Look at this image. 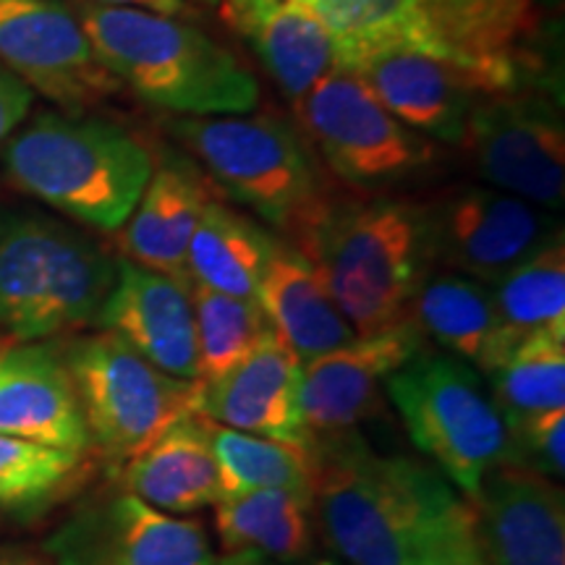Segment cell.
<instances>
[{"label": "cell", "mask_w": 565, "mask_h": 565, "mask_svg": "<svg viewBox=\"0 0 565 565\" xmlns=\"http://www.w3.org/2000/svg\"><path fill=\"white\" fill-rule=\"evenodd\" d=\"M309 458L322 532L351 565H414L440 536L475 521L440 471L380 456L356 429L315 437Z\"/></svg>", "instance_id": "cell-1"}, {"label": "cell", "mask_w": 565, "mask_h": 565, "mask_svg": "<svg viewBox=\"0 0 565 565\" xmlns=\"http://www.w3.org/2000/svg\"><path fill=\"white\" fill-rule=\"evenodd\" d=\"M92 51L147 105L175 116H242L259 103V84L231 51L186 21L162 13L76 3Z\"/></svg>", "instance_id": "cell-2"}, {"label": "cell", "mask_w": 565, "mask_h": 565, "mask_svg": "<svg viewBox=\"0 0 565 565\" xmlns=\"http://www.w3.org/2000/svg\"><path fill=\"white\" fill-rule=\"evenodd\" d=\"M335 307L356 335L406 320L429 265L427 210L404 200H345L322 207L299 228Z\"/></svg>", "instance_id": "cell-3"}, {"label": "cell", "mask_w": 565, "mask_h": 565, "mask_svg": "<svg viewBox=\"0 0 565 565\" xmlns=\"http://www.w3.org/2000/svg\"><path fill=\"white\" fill-rule=\"evenodd\" d=\"M21 192L100 231H121L154 171L152 152L121 126L79 113H40L3 145Z\"/></svg>", "instance_id": "cell-4"}, {"label": "cell", "mask_w": 565, "mask_h": 565, "mask_svg": "<svg viewBox=\"0 0 565 565\" xmlns=\"http://www.w3.org/2000/svg\"><path fill=\"white\" fill-rule=\"evenodd\" d=\"M118 263L84 233L42 215L0 221V328L21 343L95 324Z\"/></svg>", "instance_id": "cell-5"}, {"label": "cell", "mask_w": 565, "mask_h": 565, "mask_svg": "<svg viewBox=\"0 0 565 565\" xmlns=\"http://www.w3.org/2000/svg\"><path fill=\"white\" fill-rule=\"evenodd\" d=\"M408 437L437 471L475 500L498 466L519 463L513 437L471 364L419 351L385 380Z\"/></svg>", "instance_id": "cell-6"}, {"label": "cell", "mask_w": 565, "mask_h": 565, "mask_svg": "<svg viewBox=\"0 0 565 565\" xmlns=\"http://www.w3.org/2000/svg\"><path fill=\"white\" fill-rule=\"evenodd\" d=\"M173 137L200 158L233 200L282 231L322 207V175L294 124L278 116H179Z\"/></svg>", "instance_id": "cell-7"}, {"label": "cell", "mask_w": 565, "mask_h": 565, "mask_svg": "<svg viewBox=\"0 0 565 565\" xmlns=\"http://www.w3.org/2000/svg\"><path fill=\"white\" fill-rule=\"evenodd\" d=\"M63 359L92 445L113 461L124 463L171 424L196 414V383L160 372L113 333L71 343Z\"/></svg>", "instance_id": "cell-8"}, {"label": "cell", "mask_w": 565, "mask_h": 565, "mask_svg": "<svg viewBox=\"0 0 565 565\" xmlns=\"http://www.w3.org/2000/svg\"><path fill=\"white\" fill-rule=\"evenodd\" d=\"M296 108L330 171L359 189L406 181L435 160L429 141L401 124L353 71H330Z\"/></svg>", "instance_id": "cell-9"}, {"label": "cell", "mask_w": 565, "mask_h": 565, "mask_svg": "<svg viewBox=\"0 0 565 565\" xmlns=\"http://www.w3.org/2000/svg\"><path fill=\"white\" fill-rule=\"evenodd\" d=\"M461 141L494 189L547 210L563 207L565 129L550 103L529 95H482Z\"/></svg>", "instance_id": "cell-10"}, {"label": "cell", "mask_w": 565, "mask_h": 565, "mask_svg": "<svg viewBox=\"0 0 565 565\" xmlns=\"http://www.w3.org/2000/svg\"><path fill=\"white\" fill-rule=\"evenodd\" d=\"M0 63L71 113L121 87L61 0H0Z\"/></svg>", "instance_id": "cell-11"}, {"label": "cell", "mask_w": 565, "mask_h": 565, "mask_svg": "<svg viewBox=\"0 0 565 565\" xmlns=\"http://www.w3.org/2000/svg\"><path fill=\"white\" fill-rule=\"evenodd\" d=\"M55 565H215L207 532L129 492L79 508L47 540Z\"/></svg>", "instance_id": "cell-12"}, {"label": "cell", "mask_w": 565, "mask_h": 565, "mask_svg": "<svg viewBox=\"0 0 565 565\" xmlns=\"http://www.w3.org/2000/svg\"><path fill=\"white\" fill-rule=\"evenodd\" d=\"M555 233L547 212L500 189H463L427 210L429 263L498 282Z\"/></svg>", "instance_id": "cell-13"}, {"label": "cell", "mask_w": 565, "mask_h": 565, "mask_svg": "<svg viewBox=\"0 0 565 565\" xmlns=\"http://www.w3.org/2000/svg\"><path fill=\"white\" fill-rule=\"evenodd\" d=\"M424 349L412 317L372 335H356L341 349L301 364L299 406L309 435L324 437L356 429L377 414L385 380Z\"/></svg>", "instance_id": "cell-14"}, {"label": "cell", "mask_w": 565, "mask_h": 565, "mask_svg": "<svg viewBox=\"0 0 565 565\" xmlns=\"http://www.w3.org/2000/svg\"><path fill=\"white\" fill-rule=\"evenodd\" d=\"M469 505L490 565H565V503L553 479L498 466Z\"/></svg>", "instance_id": "cell-15"}, {"label": "cell", "mask_w": 565, "mask_h": 565, "mask_svg": "<svg viewBox=\"0 0 565 565\" xmlns=\"http://www.w3.org/2000/svg\"><path fill=\"white\" fill-rule=\"evenodd\" d=\"M301 362L270 328L249 356L217 383H196V414L204 419L307 448L312 445L299 406Z\"/></svg>", "instance_id": "cell-16"}, {"label": "cell", "mask_w": 565, "mask_h": 565, "mask_svg": "<svg viewBox=\"0 0 565 565\" xmlns=\"http://www.w3.org/2000/svg\"><path fill=\"white\" fill-rule=\"evenodd\" d=\"M97 324L121 338L141 359L175 380L196 383L194 309L186 286L129 259H118L116 282L105 299Z\"/></svg>", "instance_id": "cell-17"}, {"label": "cell", "mask_w": 565, "mask_h": 565, "mask_svg": "<svg viewBox=\"0 0 565 565\" xmlns=\"http://www.w3.org/2000/svg\"><path fill=\"white\" fill-rule=\"evenodd\" d=\"M0 435L74 454L92 448L61 349L51 343L0 349Z\"/></svg>", "instance_id": "cell-18"}, {"label": "cell", "mask_w": 565, "mask_h": 565, "mask_svg": "<svg viewBox=\"0 0 565 565\" xmlns=\"http://www.w3.org/2000/svg\"><path fill=\"white\" fill-rule=\"evenodd\" d=\"M351 71L401 124L454 145L463 139L469 113L482 97L454 63L406 47L374 53Z\"/></svg>", "instance_id": "cell-19"}, {"label": "cell", "mask_w": 565, "mask_h": 565, "mask_svg": "<svg viewBox=\"0 0 565 565\" xmlns=\"http://www.w3.org/2000/svg\"><path fill=\"white\" fill-rule=\"evenodd\" d=\"M210 202L212 194L196 168L175 158L162 162L152 171L129 221L121 225L126 259L189 288V244Z\"/></svg>", "instance_id": "cell-20"}, {"label": "cell", "mask_w": 565, "mask_h": 565, "mask_svg": "<svg viewBox=\"0 0 565 565\" xmlns=\"http://www.w3.org/2000/svg\"><path fill=\"white\" fill-rule=\"evenodd\" d=\"M221 6L225 21L246 38L294 103L338 68L333 38L301 0H221Z\"/></svg>", "instance_id": "cell-21"}, {"label": "cell", "mask_w": 565, "mask_h": 565, "mask_svg": "<svg viewBox=\"0 0 565 565\" xmlns=\"http://www.w3.org/2000/svg\"><path fill=\"white\" fill-rule=\"evenodd\" d=\"M121 487L168 515L215 508L223 500V482L210 448L207 419L183 416L145 450L126 458Z\"/></svg>", "instance_id": "cell-22"}, {"label": "cell", "mask_w": 565, "mask_h": 565, "mask_svg": "<svg viewBox=\"0 0 565 565\" xmlns=\"http://www.w3.org/2000/svg\"><path fill=\"white\" fill-rule=\"evenodd\" d=\"M254 299L275 335L294 351L301 364L341 349L356 338L312 259L299 246H275Z\"/></svg>", "instance_id": "cell-23"}, {"label": "cell", "mask_w": 565, "mask_h": 565, "mask_svg": "<svg viewBox=\"0 0 565 565\" xmlns=\"http://www.w3.org/2000/svg\"><path fill=\"white\" fill-rule=\"evenodd\" d=\"M408 317L422 335H429L461 362L475 364L482 374H490L508 353L492 291L487 282L466 275H424L408 303Z\"/></svg>", "instance_id": "cell-24"}, {"label": "cell", "mask_w": 565, "mask_h": 565, "mask_svg": "<svg viewBox=\"0 0 565 565\" xmlns=\"http://www.w3.org/2000/svg\"><path fill=\"white\" fill-rule=\"evenodd\" d=\"M335 45L338 68H356L374 53L406 47L437 58L424 0H301Z\"/></svg>", "instance_id": "cell-25"}, {"label": "cell", "mask_w": 565, "mask_h": 565, "mask_svg": "<svg viewBox=\"0 0 565 565\" xmlns=\"http://www.w3.org/2000/svg\"><path fill=\"white\" fill-rule=\"evenodd\" d=\"M278 244L242 212L212 200L189 244V280L236 299H254Z\"/></svg>", "instance_id": "cell-26"}, {"label": "cell", "mask_w": 565, "mask_h": 565, "mask_svg": "<svg viewBox=\"0 0 565 565\" xmlns=\"http://www.w3.org/2000/svg\"><path fill=\"white\" fill-rule=\"evenodd\" d=\"M312 500L288 490L228 494L215 505V529L225 553H259L294 563L312 553Z\"/></svg>", "instance_id": "cell-27"}, {"label": "cell", "mask_w": 565, "mask_h": 565, "mask_svg": "<svg viewBox=\"0 0 565 565\" xmlns=\"http://www.w3.org/2000/svg\"><path fill=\"white\" fill-rule=\"evenodd\" d=\"M492 299L508 351L529 335L565 338L563 231H555L524 263L494 282Z\"/></svg>", "instance_id": "cell-28"}, {"label": "cell", "mask_w": 565, "mask_h": 565, "mask_svg": "<svg viewBox=\"0 0 565 565\" xmlns=\"http://www.w3.org/2000/svg\"><path fill=\"white\" fill-rule=\"evenodd\" d=\"M492 404L503 416L508 433L536 416L565 408V338L529 335L487 374Z\"/></svg>", "instance_id": "cell-29"}, {"label": "cell", "mask_w": 565, "mask_h": 565, "mask_svg": "<svg viewBox=\"0 0 565 565\" xmlns=\"http://www.w3.org/2000/svg\"><path fill=\"white\" fill-rule=\"evenodd\" d=\"M207 437L223 498L252 490H288L312 500V458L307 448L238 433L207 419Z\"/></svg>", "instance_id": "cell-30"}, {"label": "cell", "mask_w": 565, "mask_h": 565, "mask_svg": "<svg viewBox=\"0 0 565 565\" xmlns=\"http://www.w3.org/2000/svg\"><path fill=\"white\" fill-rule=\"evenodd\" d=\"M186 291L194 309L196 356H200L196 383H217L249 356L254 345L270 330V322L257 299H236V296L210 291L200 282H189Z\"/></svg>", "instance_id": "cell-31"}, {"label": "cell", "mask_w": 565, "mask_h": 565, "mask_svg": "<svg viewBox=\"0 0 565 565\" xmlns=\"http://www.w3.org/2000/svg\"><path fill=\"white\" fill-rule=\"evenodd\" d=\"M87 477V454L0 435V508L40 511Z\"/></svg>", "instance_id": "cell-32"}, {"label": "cell", "mask_w": 565, "mask_h": 565, "mask_svg": "<svg viewBox=\"0 0 565 565\" xmlns=\"http://www.w3.org/2000/svg\"><path fill=\"white\" fill-rule=\"evenodd\" d=\"M515 445V458L519 463L529 466L536 475L547 479H563L565 456H563V440H565V408L561 412H550L536 416V419L521 424L519 429L511 433Z\"/></svg>", "instance_id": "cell-33"}, {"label": "cell", "mask_w": 565, "mask_h": 565, "mask_svg": "<svg viewBox=\"0 0 565 565\" xmlns=\"http://www.w3.org/2000/svg\"><path fill=\"white\" fill-rule=\"evenodd\" d=\"M414 565H490L479 545L477 521L440 536L435 545H429L416 557Z\"/></svg>", "instance_id": "cell-34"}, {"label": "cell", "mask_w": 565, "mask_h": 565, "mask_svg": "<svg viewBox=\"0 0 565 565\" xmlns=\"http://www.w3.org/2000/svg\"><path fill=\"white\" fill-rule=\"evenodd\" d=\"M32 103L34 92L0 63V150L11 139V134L24 124Z\"/></svg>", "instance_id": "cell-35"}, {"label": "cell", "mask_w": 565, "mask_h": 565, "mask_svg": "<svg viewBox=\"0 0 565 565\" xmlns=\"http://www.w3.org/2000/svg\"><path fill=\"white\" fill-rule=\"evenodd\" d=\"M92 3L124 6V9H141L162 13V17H179V13L186 11V3H183V0H92Z\"/></svg>", "instance_id": "cell-36"}, {"label": "cell", "mask_w": 565, "mask_h": 565, "mask_svg": "<svg viewBox=\"0 0 565 565\" xmlns=\"http://www.w3.org/2000/svg\"><path fill=\"white\" fill-rule=\"evenodd\" d=\"M215 565H273L267 557H263L259 553H231L225 555L221 563Z\"/></svg>", "instance_id": "cell-37"}, {"label": "cell", "mask_w": 565, "mask_h": 565, "mask_svg": "<svg viewBox=\"0 0 565 565\" xmlns=\"http://www.w3.org/2000/svg\"><path fill=\"white\" fill-rule=\"evenodd\" d=\"M0 565H40L34 561H0Z\"/></svg>", "instance_id": "cell-38"}, {"label": "cell", "mask_w": 565, "mask_h": 565, "mask_svg": "<svg viewBox=\"0 0 565 565\" xmlns=\"http://www.w3.org/2000/svg\"><path fill=\"white\" fill-rule=\"evenodd\" d=\"M315 565H338V563H333V561H320V563H315Z\"/></svg>", "instance_id": "cell-39"}]
</instances>
